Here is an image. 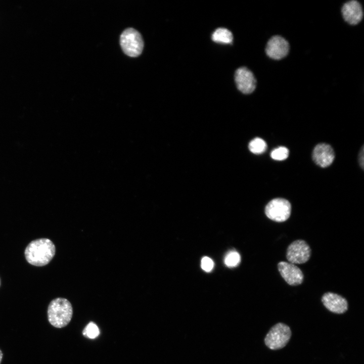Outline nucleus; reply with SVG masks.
Masks as SVG:
<instances>
[{
	"label": "nucleus",
	"instance_id": "obj_16",
	"mask_svg": "<svg viewBox=\"0 0 364 364\" xmlns=\"http://www.w3.org/2000/svg\"><path fill=\"white\" fill-rule=\"evenodd\" d=\"M99 333L98 326L93 322L88 323L83 331V335L90 339L96 338Z\"/></svg>",
	"mask_w": 364,
	"mask_h": 364
},
{
	"label": "nucleus",
	"instance_id": "obj_1",
	"mask_svg": "<svg viewBox=\"0 0 364 364\" xmlns=\"http://www.w3.org/2000/svg\"><path fill=\"white\" fill-rule=\"evenodd\" d=\"M55 251V246L51 240L41 238L31 241L27 245L25 250V256L30 264L41 266L51 261Z\"/></svg>",
	"mask_w": 364,
	"mask_h": 364
},
{
	"label": "nucleus",
	"instance_id": "obj_20",
	"mask_svg": "<svg viewBox=\"0 0 364 364\" xmlns=\"http://www.w3.org/2000/svg\"><path fill=\"white\" fill-rule=\"evenodd\" d=\"M2 358H3V353H2V351L0 350V363L1 362Z\"/></svg>",
	"mask_w": 364,
	"mask_h": 364
},
{
	"label": "nucleus",
	"instance_id": "obj_17",
	"mask_svg": "<svg viewBox=\"0 0 364 364\" xmlns=\"http://www.w3.org/2000/svg\"><path fill=\"white\" fill-rule=\"evenodd\" d=\"M289 155L288 149L284 147H280L274 149L270 154L271 157L275 160H284Z\"/></svg>",
	"mask_w": 364,
	"mask_h": 364
},
{
	"label": "nucleus",
	"instance_id": "obj_14",
	"mask_svg": "<svg viewBox=\"0 0 364 364\" xmlns=\"http://www.w3.org/2000/svg\"><path fill=\"white\" fill-rule=\"evenodd\" d=\"M248 147L252 153L259 154L265 151L267 145L263 140L259 138H256L249 143Z\"/></svg>",
	"mask_w": 364,
	"mask_h": 364
},
{
	"label": "nucleus",
	"instance_id": "obj_6",
	"mask_svg": "<svg viewBox=\"0 0 364 364\" xmlns=\"http://www.w3.org/2000/svg\"><path fill=\"white\" fill-rule=\"evenodd\" d=\"M290 44L284 37L279 35L271 36L267 41L265 52L270 59L280 60L285 58L289 54Z\"/></svg>",
	"mask_w": 364,
	"mask_h": 364
},
{
	"label": "nucleus",
	"instance_id": "obj_18",
	"mask_svg": "<svg viewBox=\"0 0 364 364\" xmlns=\"http://www.w3.org/2000/svg\"><path fill=\"white\" fill-rule=\"evenodd\" d=\"M201 266L204 270L209 272L212 269L214 266V263L211 258L205 256L201 260Z\"/></svg>",
	"mask_w": 364,
	"mask_h": 364
},
{
	"label": "nucleus",
	"instance_id": "obj_19",
	"mask_svg": "<svg viewBox=\"0 0 364 364\" xmlns=\"http://www.w3.org/2000/svg\"><path fill=\"white\" fill-rule=\"evenodd\" d=\"M363 147H362L359 154V162L362 169L363 168Z\"/></svg>",
	"mask_w": 364,
	"mask_h": 364
},
{
	"label": "nucleus",
	"instance_id": "obj_9",
	"mask_svg": "<svg viewBox=\"0 0 364 364\" xmlns=\"http://www.w3.org/2000/svg\"><path fill=\"white\" fill-rule=\"evenodd\" d=\"M341 11L344 20L351 25L359 24L363 17L361 5L356 0L349 1L344 3Z\"/></svg>",
	"mask_w": 364,
	"mask_h": 364
},
{
	"label": "nucleus",
	"instance_id": "obj_10",
	"mask_svg": "<svg viewBox=\"0 0 364 364\" xmlns=\"http://www.w3.org/2000/svg\"><path fill=\"white\" fill-rule=\"evenodd\" d=\"M278 268L281 276L289 285L297 286L302 283L303 273L294 264L281 261L278 263Z\"/></svg>",
	"mask_w": 364,
	"mask_h": 364
},
{
	"label": "nucleus",
	"instance_id": "obj_2",
	"mask_svg": "<svg viewBox=\"0 0 364 364\" xmlns=\"http://www.w3.org/2000/svg\"><path fill=\"white\" fill-rule=\"evenodd\" d=\"M73 314L70 302L64 298H56L50 303L48 308V318L54 327L61 328L70 322Z\"/></svg>",
	"mask_w": 364,
	"mask_h": 364
},
{
	"label": "nucleus",
	"instance_id": "obj_12",
	"mask_svg": "<svg viewBox=\"0 0 364 364\" xmlns=\"http://www.w3.org/2000/svg\"><path fill=\"white\" fill-rule=\"evenodd\" d=\"M324 305L330 311L342 314L348 309V302L341 296L332 292L325 293L322 298Z\"/></svg>",
	"mask_w": 364,
	"mask_h": 364
},
{
	"label": "nucleus",
	"instance_id": "obj_21",
	"mask_svg": "<svg viewBox=\"0 0 364 364\" xmlns=\"http://www.w3.org/2000/svg\"><path fill=\"white\" fill-rule=\"evenodd\" d=\"M0 285H1V281H0Z\"/></svg>",
	"mask_w": 364,
	"mask_h": 364
},
{
	"label": "nucleus",
	"instance_id": "obj_11",
	"mask_svg": "<svg viewBox=\"0 0 364 364\" xmlns=\"http://www.w3.org/2000/svg\"><path fill=\"white\" fill-rule=\"evenodd\" d=\"M335 158V153L331 146L327 144L321 143L317 145L312 152L314 162L322 167L330 166Z\"/></svg>",
	"mask_w": 364,
	"mask_h": 364
},
{
	"label": "nucleus",
	"instance_id": "obj_7",
	"mask_svg": "<svg viewBox=\"0 0 364 364\" xmlns=\"http://www.w3.org/2000/svg\"><path fill=\"white\" fill-rule=\"evenodd\" d=\"M311 255V249L304 240H297L293 242L288 247L286 257L293 264H302L307 262Z\"/></svg>",
	"mask_w": 364,
	"mask_h": 364
},
{
	"label": "nucleus",
	"instance_id": "obj_15",
	"mask_svg": "<svg viewBox=\"0 0 364 364\" xmlns=\"http://www.w3.org/2000/svg\"><path fill=\"white\" fill-rule=\"evenodd\" d=\"M240 255L236 251H231L227 253L224 259L225 264L229 267H235L240 262Z\"/></svg>",
	"mask_w": 364,
	"mask_h": 364
},
{
	"label": "nucleus",
	"instance_id": "obj_5",
	"mask_svg": "<svg viewBox=\"0 0 364 364\" xmlns=\"http://www.w3.org/2000/svg\"><path fill=\"white\" fill-rule=\"evenodd\" d=\"M291 205L283 198H276L271 200L265 208V213L270 219L276 222H284L290 216Z\"/></svg>",
	"mask_w": 364,
	"mask_h": 364
},
{
	"label": "nucleus",
	"instance_id": "obj_3",
	"mask_svg": "<svg viewBox=\"0 0 364 364\" xmlns=\"http://www.w3.org/2000/svg\"><path fill=\"white\" fill-rule=\"evenodd\" d=\"M291 335V331L288 326L279 323L269 330L264 338V342L270 349H280L287 344Z\"/></svg>",
	"mask_w": 364,
	"mask_h": 364
},
{
	"label": "nucleus",
	"instance_id": "obj_8",
	"mask_svg": "<svg viewBox=\"0 0 364 364\" xmlns=\"http://www.w3.org/2000/svg\"><path fill=\"white\" fill-rule=\"evenodd\" d=\"M235 80L238 89L244 94L253 93L256 86V80L252 72L245 67L237 69Z\"/></svg>",
	"mask_w": 364,
	"mask_h": 364
},
{
	"label": "nucleus",
	"instance_id": "obj_4",
	"mask_svg": "<svg viewBox=\"0 0 364 364\" xmlns=\"http://www.w3.org/2000/svg\"><path fill=\"white\" fill-rule=\"evenodd\" d=\"M120 43L124 53L132 57L139 56L144 48V41L141 35L132 28H127L122 33Z\"/></svg>",
	"mask_w": 364,
	"mask_h": 364
},
{
	"label": "nucleus",
	"instance_id": "obj_13",
	"mask_svg": "<svg viewBox=\"0 0 364 364\" xmlns=\"http://www.w3.org/2000/svg\"><path fill=\"white\" fill-rule=\"evenodd\" d=\"M211 38L215 42L230 44L233 41V35L232 33L228 29L218 28L213 32Z\"/></svg>",
	"mask_w": 364,
	"mask_h": 364
}]
</instances>
